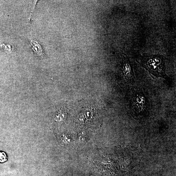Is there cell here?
Returning a JSON list of instances; mask_svg holds the SVG:
<instances>
[{
	"label": "cell",
	"instance_id": "277c9868",
	"mask_svg": "<svg viewBox=\"0 0 176 176\" xmlns=\"http://www.w3.org/2000/svg\"><path fill=\"white\" fill-rule=\"evenodd\" d=\"M30 43L33 51L38 56L43 57L44 53L38 41L36 40H31Z\"/></svg>",
	"mask_w": 176,
	"mask_h": 176
},
{
	"label": "cell",
	"instance_id": "5b68a950",
	"mask_svg": "<svg viewBox=\"0 0 176 176\" xmlns=\"http://www.w3.org/2000/svg\"><path fill=\"white\" fill-rule=\"evenodd\" d=\"M7 157L5 153L0 152V163H3L7 161Z\"/></svg>",
	"mask_w": 176,
	"mask_h": 176
},
{
	"label": "cell",
	"instance_id": "6da1fadb",
	"mask_svg": "<svg viewBox=\"0 0 176 176\" xmlns=\"http://www.w3.org/2000/svg\"><path fill=\"white\" fill-rule=\"evenodd\" d=\"M165 59L162 55L153 54L140 55L137 61L148 71L153 79L162 78L168 79L169 77L165 73Z\"/></svg>",
	"mask_w": 176,
	"mask_h": 176
},
{
	"label": "cell",
	"instance_id": "3957f363",
	"mask_svg": "<svg viewBox=\"0 0 176 176\" xmlns=\"http://www.w3.org/2000/svg\"><path fill=\"white\" fill-rule=\"evenodd\" d=\"M122 61L118 71V82L122 88L133 87L136 81L133 65L127 54L122 53Z\"/></svg>",
	"mask_w": 176,
	"mask_h": 176
},
{
	"label": "cell",
	"instance_id": "7a4b0ae2",
	"mask_svg": "<svg viewBox=\"0 0 176 176\" xmlns=\"http://www.w3.org/2000/svg\"><path fill=\"white\" fill-rule=\"evenodd\" d=\"M130 108L131 115L135 119L142 118L148 111V102L143 91L131 88Z\"/></svg>",
	"mask_w": 176,
	"mask_h": 176
}]
</instances>
